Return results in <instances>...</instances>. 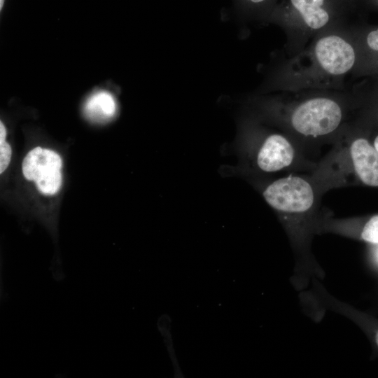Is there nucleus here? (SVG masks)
<instances>
[{
	"label": "nucleus",
	"mask_w": 378,
	"mask_h": 378,
	"mask_svg": "<svg viewBox=\"0 0 378 378\" xmlns=\"http://www.w3.org/2000/svg\"><path fill=\"white\" fill-rule=\"evenodd\" d=\"M354 235L367 243L378 245V214L370 217Z\"/></svg>",
	"instance_id": "10"
},
{
	"label": "nucleus",
	"mask_w": 378,
	"mask_h": 378,
	"mask_svg": "<svg viewBox=\"0 0 378 378\" xmlns=\"http://www.w3.org/2000/svg\"><path fill=\"white\" fill-rule=\"evenodd\" d=\"M116 111V103L113 95L106 91H99L92 94L85 105L86 115L94 121H105L112 118Z\"/></svg>",
	"instance_id": "8"
},
{
	"label": "nucleus",
	"mask_w": 378,
	"mask_h": 378,
	"mask_svg": "<svg viewBox=\"0 0 378 378\" xmlns=\"http://www.w3.org/2000/svg\"><path fill=\"white\" fill-rule=\"evenodd\" d=\"M6 130L4 125L1 121L0 122V142L6 141Z\"/></svg>",
	"instance_id": "13"
},
{
	"label": "nucleus",
	"mask_w": 378,
	"mask_h": 378,
	"mask_svg": "<svg viewBox=\"0 0 378 378\" xmlns=\"http://www.w3.org/2000/svg\"><path fill=\"white\" fill-rule=\"evenodd\" d=\"M12 155V149L6 141L0 142V174L8 167Z\"/></svg>",
	"instance_id": "11"
},
{
	"label": "nucleus",
	"mask_w": 378,
	"mask_h": 378,
	"mask_svg": "<svg viewBox=\"0 0 378 378\" xmlns=\"http://www.w3.org/2000/svg\"><path fill=\"white\" fill-rule=\"evenodd\" d=\"M309 175L321 195L353 184L378 187V151L349 123Z\"/></svg>",
	"instance_id": "3"
},
{
	"label": "nucleus",
	"mask_w": 378,
	"mask_h": 378,
	"mask_svg": "<svg viewBox=\"0 0 378 378\" xmlns=\"http://www.w3.org/2000/svg\"><path fill=\"white\" fill-rule=\"evenodd\" d=\"M372 145L374 148L378 151V134L374 137Z\"/></svg>",
	"instance_id": "14"
},
{
	"label": "nucleus",
	"mask_w": 378,
	"mask_h": 378,
	"mask_svg": "<svg viewBox=\"0 0 378 378\" xmlns=\"http://www.w3.org/2000/svg\"><path fill=\"white\" fill-rule=\"evenodd\" d=\"M269 2L270 0H234L236 8L244 16L251 18L263 15L262 19H265L262 10Z\"/></svg>",
	"instance_id": "9"
},
{
	"label": "nucleus",
	"mask_w": 378,
	"mask_h": 378,
	"mask_svg": "<svg viewBox=\"0 0 378 378\" xmlns=\"http://www.w3.org/2000/svg\"><path fill=\"white\" fill-rule=\"evenodd\" d=\"M244 132L252 144V162L259 172H312L316 165L317 162L306 159L303 147L280 129L264 128L253 119L247 121Z\"/></svg>",
	"instance_id": "5"
},
{
	"label": "nucleus",
	"mask_w": 378,
	"mask_h": 378,
	"mask_svg": "<svg viewBox=\"0 0 378 378\" xmlns=\"http://www.w3.org/2000/svg\"><path fill=\"white\" fill-rule=\"evenodd\" d=\"M374 341L377 347L378 348V328L376 330L374 334Z\"/></svg>",
	"instance_id": "15"
},
{
	"label": "nucleus",
	"mask_w": 378,
	"mask_h": 378,
	"mask_svg": "<svg viewBox=\"0 0 378 378\" xmlns=\"http://www.w3.org/2000/svg\"><path fill=\"white\" fill-rule=\"evenodd\" d=\"M364 43L370 51L378 53V28L367 34Z\"/></svg>",
	"instance_id": "12"
},
{
	"label": "nucleus",
	"mask_w": 378,
	"mask_h": 378,
	"mask_svg": "<svg viewBox=\"0 0 378 378\" xmlns=\"http://www.w3.org/2000/svg\"><path fill=\"white\" fill-rule=\"evenodd\" d=\"M292 11L274 12L267 20L280 25L286 36L284 55L302 51L317 35L345 27L326 6V0H289Z\"/></svg>",
	"instance_id": "6"
},
{
	"label": "nucleus",
	"mask_w": 378,
	"mask_h": 378,
	"mask_svg": "<svg viewBox=\"0 0 378 378\" xmlns=\"http://www.w3.org/2000/svg\"><path fill=\"white\" fill-rule=\"evenodd\" d=\"M62 165V159L57 153L36 147L24 157L22 169L24 178L34 181L41 193L51 195L61 187Z\"/></svg>",
	"instance_id": "7"
},
{
	"label": "nucleus",
	"mask_w": 378,
	"mask_h": 378,
	"mask_svg": "<svg viewBox=\"0 0 378 378\" xmlns=\"http://www.w3.org/2000/svg\"><path fill=\"white\" fill-rule=\"evenodd\" d=\"M262 195L278 214L293 240L307 241L318 216L322 195L311 176L289 174L266 184Z\"/></svg>",
	"instance_id": "4"
},
{
	"label": "nucleus",
	"mask_w": 378,
	"mask_h": 378,
	"mask_svg": "<svg viewBox=\"0 0 378 378\" xmlns=\"http://www.w3.org/2000/svg\"><path fill=\"white\" fill-rule=\"evenodd\" d=\"M359 48L346 26L315 36L300 52L283 55L260 87V94L302 90H345L346 76L356 70Z\"/></svg>",
	"instance_id": "2"
},
{
	"label": "nucleus",
	"mask_w": 378,
	"mask_h": 378,
	"mask_svg": "<svg viewBox=\"0 0 378 378\" xmlns=\"http://www.w3.org/2000/svg\"><path fill=\"white\" fill-rule=\"evenodd\" d=\"M4 0H0V8H2V6L4 4Z\"/></svg>",
	"instance_id": "16"
},
{
	"label": "nucleus",
	"mask_w": 378,
	"mask_h": 378,
	"mask_svg": "<svg viewBox=\"0 0 378 378\" xmlns=\"http://www.w3.org/2000/svg\"><path fill=\"white\" fill-rule=\"evenodd\" d=\"M377 1H378V0H377Z\"/></svg>",
	"instance_id": "17"
},
{
	"label": "nucleus",
	"mask_w": 378,
	"mask_h": 378,
	"mask_svg": "<svg viewBox=\"0 0 378 378\" xmlns=\"http://www.w3.org/2000/svg\"><path fill=\"white\" fill-rule=\"evenodd\" d=\"M354 104L347 89L275 92L253 99L259 119L288 134L305 150L332 144L349 123Z\"/></svg>",
	"instance_id": "1"
}]
</instances>
